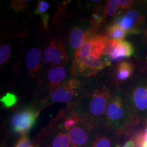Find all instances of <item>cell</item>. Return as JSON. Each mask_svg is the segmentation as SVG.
I'll return each instance as SVG.
<instances>
[{
  "label": "cell",
  "instance_id": "obj_7",
  "mask_svg": "<svg viewBox=\"0 0 147 147\" xmlns=\"http://www.w3.org/2000/svg\"><path fill=\"white\" fill-rule=\"evenodd\" d=\"M134 47L125 40H109L106 45L105 55L110 62H118L134 54Z\"/></svg>",
  "mask_w": 147,
  "mask_h": 147
},
{
  "label": "cell",
  "instance_id": "obj_3",
  "mask_svg": "<svg viewBox=\"0 0 147 147\" xmlns=\"http://www.w3.org/2000/svg\"><path fill=\"white\" fill-rule=\"evenodd\" d=\"M36 145L40 147H71V141L68 132L62 125L53 123L40 134Z\"/></svg>",
  "mask_w": 147,
  "mask_h": 147
},
{
  "label": "cell",
  "instance_id": "obj_22",
  "mask_svg": "<svg viewBox=\"0 0 147 147\" xmlns=\"http://www.w3.org/2000/svg\"><path fill=\"white\" fill-rule=\"evenodd\" d=\"M121 1L119 0H111V1H108L106 5V16H113L117 12L118 10L119 7L120 6Z\"/></svg>",
  "mask_w": 147,
  "mask_h": 147
},
{
  "label": "cell",
  "instance_id": "obj_11",
  "mask_svg": "<svg viewBox=\"0 0 147 147\" xmlns=\"http://www.w3.org/2000/svg\"><path fill=\"white\" fill-rule=\"evenodd\" d=\"M93 126L82 121L68 131L71 147H87Z\"/></svg>",
  "mask_w": 147,
  "mask_h": 147
},
{
  "label": "cell",
  "instance_id": "obj_20",
  "mask_svg": "<svg viewBox=\"0 0 147 147\" xmlns=\"http://www.w3.org/2000/svg\"><path fill=\"white\" fill-rule=\"evenodd\" d=\"M0 101L3 107L9 108L15 105L18 101V97L14 93H7L1 97Z\"/></svg>",
  "mask_w": 147,
  "mask_h": 147
},
{
  "label": "cell",
  "instance_id": "obj_17",
  "mask_svg": "<svg viewBox=\"0 0 147 147\" xmlns=\"http://www.w3.org/2000/svg\"><path fill=\"white\" fill-rule=\"evenodd\" d=\"M133 65L127 61H123L118 65L117 72H116V79L118 81H125L131 76L133 73Z\"/></svg>",
  "mask_w": 147,
  "mask_h": 147
},
{
  "label": "cell",
  "instance_id": "obj_1",
  "mask_svg": "<svg viewBox=\"0 0 147 147\" xmlns=\"http://www.w3.org/2000/svg\"><path fill=\"white\" fill-rule=\"evenodd\" d=\"M111 97V93L106 87L97 88L82 97L79 103V107H77L74 113L82 121L93 127L106 125V108Z\"/></svg>",
  "mask_w": 147,
  "mask_h": 147
},
{
  "label": "cell",
  "instance_id": "obj_25",
  "mask_svg": "<svg viewBox=\"0 0 147 147\" xmlns=\"http://www.w3.org/2000/svg\"><path fill=\"white\" fill-rule=\"evenodd\" d=\"M14 147H35V145L26 135L21 136V138L17 141Z\"/></svg>",
  "mask_w": 147,
  "mask_h": 147
},
{
  "label": "cell",
  "instance_id": "obj_14",
  "mask_svg": "<svg viewBox=\"0 0 147 147\" xmlns=\"http://www.w3.org/2000/svg\"><path fill=\"white\" fill-rule=\"evenodd\" d=\"M67 74V71L63 66H57L51 69L48 73V80L50 91H53L62 84V82L65 80Z\"/></svg>",
  "mask_w": 147,
  "mask_h": 147
},
{
  "label": "cell",
  "instance_id": "obj_18",
  "mask_svg": "<svg viewBox=\"0 0 147 147\" xmlns=\"http://www.w3.org/2000/svg\"><path fill=\"white\" fill-rule=\"evenodd\" d=\"M127 34L117 23L110 25L107 29V37L109 40H124Z\"/></svg>",
  "mask_w": 147,
  "mask_h": 147
},
{
  "label": "cell",
  "instance_id": "obj_6",
  "mask_svg": "<svg viewBox=\"0 0 147 147\" xmlns=\"http://www.w3.org/2000/svg\"><path fill=\"white\" fill-rule=\"evenodd\" d=\"M118 134L106 125L93 127L87 147H120Z\"/></svg>",
  "mask_w": 147,
  "mask_h": 147
},
{
  "label": "cell",
  "instance_id": "obj_4",
  "mask_svg": "<svg viewBox=\"0 0 147 147\" xmlns=\"http://www.w3.org/2000/svg\"><path fill=\"white\" fill-rule=\"evenodd\" d=\"M40 112L34 108H27L14 114L10 120V125L14 133L22 136L27 134L35 125Z\"/></svg>",
  "mask_w": 147,
  "mask_h": 147
},
{
  "label": "cell",
  "instance_id": "obj_15",
  "mask_svg": "<svg viewBox=\"0 0 147 147\" xmlns=\"http://www.w3.org/2000/svg\"><path fill=\"white\" fill-rule=\"evenodd\" d=\"M26 66L30 74H38L42 68V53L38 48H32L26 56Z\"/></svg>",
  "mask_w": 147,
  "mask_h": 147
},
{
  "label": "cell",
  "instance_id": "obj_12",
  "mask_svg": "<svg viewBox=\"0 0 147 147\" xmlns=\"http://www.w3.org/2000/svg\"><path fill=\"white\" fill-rule=\"evenodd\" d=\"M140 16L137 11L130 10L117 21V24L127 34H138L136 25L140 22Z\"/></svg>",
  "mask_w": 147,
  "mask_h": 147
},
{
  "label": "cell",
  "instance_id": "obj_29",
  "mask_svg": "<svg viewBox=\"0 0 147 147\" xmlns=\"http://www.w3.org/2000/svg\"><path fill=\"white\" fill-rule=\"evenodd\" d=\"M35 147H40V146H38V145H36V146H35Z\"/></svg>",
  "mask_w": 147,
  "mask_h": 147
},
{
  "label": "cell",
  "instance_id": "obj_2",
  "mask_svg": "<svg viewBox=\"0 0 147 147\" xmlns=\"http://www.w3.org/2000/svg\"><path fill=\"white\" fill-rule=\"evenodd\" d=\"M106 126L117 132L125 126V110L122 98L119 95H112L105 112Z\"/></svg>",
  "mask_w": 147,
  "mask_h": 147
},
{
  "label": "cell",
  "instance_id": "obj_28",
  "mask_svg": "<svg viewBox=\"0 0 147 147\" xmlns=\"http://www.w3.org/2000/svg\"><path fill=\"white\" fill-rule=\"evenodd\" d=\"M123 147H136V144L134 140H129L125 143Z\"/></svg>",
  "mask_w": 147,
  "mask_h": 147
},
{
  "label": "cell",
  "instance_id": "obj_10",
  "mask_svg": "<svg viewBox=\"0 0 147 147\" xmlns=\"http://www.w3.org/2000/svg\"><path fill=\"white\" fill-rule=\"evenodd\" d=\"M45 63L52 65H63L68 61V55L62 42L53 39L49 42L44 52Z\"/></svg>",
  "mask_w": 147,
  "mask_h": 147
},
{
  "label": "cell",
  "instance_id": "obj_19",
  "mask_svg": "<svg viewBox=\"0 0 147 147\" xmlns=\"http://www.w3.org/2000/svg\"><path fill=\"white\" fill-rule=\"evenodd\" d=\"M82 121V119L80 118V117L77 114L74 113V114L69 116L67 118H66L63 121L62 127H63V128L66 131H69L71 129L76 127Z\"/></svg>",
  "mask_w": 147,
  "mask_h": 147
},
{
  "label": "cell",
  "instance_id": "obj_13",
  "mask_svg": "<svg viewBox=\"0 0 147 147\" xmlns=\"http://www.w3.org/2000/svg\"><path fill=\"white\" fill-rule=\"evenodd\" d=\"M91 36V32H86L79 27H74L71 31L69 36V42L70 47L74 51V54Z\"/></svg>",
  "mask_w": 147,
  "mask_h": 147
},
{
  "label": "cell",
  "instance_id": "obj_27",
  "mask_svg": "<svg viewBox=\"0 0 147 147\" xmlns=\"http://www.w3.org/2000/svg\"><path fill=\"white\" fill-rule=\"evenodd\" d=\"M133 3L132 1H127V0H123V1H121L120 3V8L123 10V9L129 8Z\"/></svg>",
  "mask_w": 147,
  "mask_h": 147
},
{
  "label": "cell",
  "instance_id": "obj_16",
  "mask_svg": "<svg viewBox=\"0 0 147 147\" xmlns=\"http://www.w3.org/2000/svg\"><path fill=\"white\" fill-rule=\"evenodd\" d=\"M133 102L138 111L147 110V85H140L133 90Z\"/></svg>",
  "mask_w": 147,
  "mask_h": 147
},
{
  "label": "cell",
  "instance_id": "obj_21",
  "mask_svg": "<svg viewBox=\"0 0 147 147\" xmlns=\"http://www.w3.org/2000/svg\"><path fill=\"white\" fill-rule=\"evenodd\" d=\"M136 147H147V126L144 131H140L134 136Z\"/></svg>",
  "mask_w": 147,
  "mask_h": 147
},
{
  "label": "cell",
  "instance_id": "obj_9",
  "mask_svg": "<svg viewBox=\"0 0 147 147\" xmlns=\"http://www.w3.org/2000/svg\"><path fill=\"white\" fill-rule=\"evenodd\" d=\"M80 82L76 78L70 79L61 84L51 93V101L54 103H69L78 95Z\"/></svg>",
  "mask_w": 147,
  "mask_h": 147
},
{
  "label": "cell",
  "instance_id": "obj_5",
  "mask_svg": "<svg viewBox=\"0 0 147 147\" xmlns=\"http://www.w3.org/2000/svg\"><path fill=\"white\" fill-rule=\"evenodd\" d=\"M108 38L106 36H92L75 53L74 59H81L87 57L102 58L106 56L105 51Z\"/></svg>",
  "mask_w": 147,
  "mask_h": 147
},
{
  "label": "cell",
  "instance_id": "obj_26",
  "mask_svg": "<svg viewBox=\"0 0 147 147\" xmlns=\"http://www.w3.org/2000/svg\"><path fill=\"white\" fill-rule=\"evenodd\" d=\"M103 20H104V17L99 13H95L93 14L92 15V23L95 24V25H100L102 23Z\"/></svg>",
  "mask_w": 147,
  "mask_h": 147
},
{
  "label": "cell",
  "instance_id": "obj_8",
  "mask_svg": "<svg viewBox=\"0 0 147 147\" xmlns=\"http://www.w3.org/2000/svg\"><path fill=\"white\" fill-rule=\"evenodd\" d=\"M111 65V62L106 56L102 58L87 57L81 59H74V69L83 76H90L96 74L105 67Z\"/></svg>",
  "mask_w": 147,
  "mask_h": 147
},
{
  "label": "cell",
  "instance_id": "obj_24",
  "mask_svg": "<svg viewBox=\"0 0 147 147\" xmlns=\"http://www.w3.org/2000/svg\"><path fill=\"white\" fill-rule=\"evenodd\" d=\"M49 8H50V4L49 3L44 1V0H41V1H38L35 12H36V14H40L41 16L45 15V14H47V12Z\"/></svg>",
  "mask_w": 147,
  "mask_h": 147
},
{
  "label": "cell",
  "instance_id": "obj_23",
  "mask_svg": "<svg viewBox=\"0 0 147 147\" xmlns=\"http://www.w3.org/2000/svg\"><path fill=\"white\" fill-rule=\"evenodd\" d=\"M11 49L8 45H3L0 47V64L3 65L10 58Z\"/></svg>",
  "mask_w": 147,
  "mask_h": 147
}]
</instances>
